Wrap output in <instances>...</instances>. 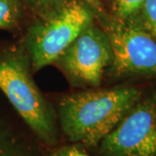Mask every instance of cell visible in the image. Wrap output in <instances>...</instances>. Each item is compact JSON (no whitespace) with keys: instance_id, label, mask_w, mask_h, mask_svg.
Wrapping results in <instances>:
<instances>
[{"instance_id":"obj_13","label":"cell","mask_w":156,"mask_h":156,"mask_svg":"<svg viewBox=\"0 0 156 156\" xmlns=\"http://www.w3.org/2000/svg\"><path fill=\"white\" fill-rule=\"evenodd\" d=\"M36 2H38V3H50V2H53V1H56V0H35Z\"/></svg>"},{"instance_id":"obj_2","label":"cell","mask_w":156,"mask_h":156,"mask_svg":"<svg viewBox=\"0 0 156 156\" xmlns=\"http://www.w3.org/2000/svg\"><path fill=\"white\" fill-rule=\"evenodd\" d=\"M24 47L0 52V89L39 139L49 146L57 141L56 115L30 73Z\"/></svg>"},{"instance_id":"obj_11","label":"cell","mask_w":156,"mask_h":156,"mask_svg":"<svg viewBox=\"0 0 156 156\" xmlns=\"http://www.w3.org/2000/svg\"><path fill=\"white\" fill-rule=\"evenodd\" d=\"M50 156H89L83 151L79 149L75 146L62 147L56 149Z\"/></svg>"},{"instance_id":"obj_10","label":"cell","mask_w":156,"mask_h":156,"mask_svg":"<svg viewBox=\"0 0 156 156\" xmlns=\"http://www.w3.org/2000/svg\"><path fill=\"white\" fill-rule=\"evenodd\" d=\"M20 18V9L17 0H0V29L16 26Z\"/></svg>"},{"instance_id":"obj_7","label":"cell","mask_w":156,"mask_h":156,"mask_svg":"<svg viewBox=\"0 0 156 156\" xmlns=\"http://www.w3.org/2000/svg\"><path fill=\"white\" fill-rule=\"evenodd\" d=\"M0 156H33L18 140L0 125Z\"/></svg>"},{"instance_id":"obj_5","label":"cell","mask_w":156,"mask_h":156,"mask_svg":"<svg viewBox=\"0 0 156 156\" xmlns=\"http://www.w3.org/2000/svg\"><path fill=\"white\" fill-rule=\"evenodd\" d=\"M106 156H156V91L134 105L101 140Z\"/></svg>"},{"instance_id":"obj_4","label":"cell","mask_w":156,"mask_h":156,"mask_svg":"<svg viewBox=\"0 0 156 156\" xmlns=\"http://www.w3.org/2000/svg\"><path fill=\"white\" fill-rule=\"evenodd\" d=\"M101 22L111 47L112 76L156 77V41L150 34L134 23L115 17H103Z\"/></svg>"},{"instance_id":"obj_8","label":"cell","mask_w":156,"mask_h":156,"mask_svg":"<svg viewBox=\"0 0 156 156\" xmlns=\"http://www.w3.org/2000/svg\"><path fill=\"white\" fill-rule=\"evenodd\" d=\"M130 22L144 29L156 41V0H145L138 16Z\"/></svg>"},{"instance_id":"obj_1","label":"cell","mask_w":156,"mask_h":156,"mask_svg":"<svg viewBox=\"0 0 156 156\" xmlns=\"http://www.w3.org/2000/svg\"><path fill=\"white\" fill-rule=\"evenodd\" d=\"M134 87L89 90L64 96L59 103L62 131L72 142L95 147L140 100Z\"/></svg>"},{"instance_id":"obj_9","label":"cell","mask_w":156,"mask_h":156,"mask_svg":"<svg viewBox=\"0 0 156 156\" xmlns=\"http://www.w3.org/2000/svg\"><path fill=\"white\" fill-rule=\"evenodd\" d=\"M145 0H114L113 11L117 19L130 22L138 16Z\"/></svg>"},{"instance_id":"obj_3","label":"cell","mask_w":156,"mask_h":156,"mask_svg":"<svg viewBox=\"0 0 156 156\" xmlns=\"http://www.w3.org/2000/svg\"><path fill=\"white\" fill-rule=\"evenodd\" d=\"M93 20L94 10L86 3L73 0L61 5L29 28L23 47L33 71L56 62Z\"/></svg>"},{"instance_id":"obj_6","label":"cell","mask_w":156,"mask_h":156,"mask_svg":"<svg viewBox=\"0 0 156 156\" xmlns=\"http://www.w3.org/2000/svg\"><path fill=\"white\" fill-rule=\"evenodd\" d=\"M111 61L108 36L103 29L92 23L56 62L73 83L96 88Z\"/></svg>"},{"instance_id":"obj_12","label":"cell","mask_w":156,"mask_h":156,"mask_svg":"<svg viewBox=\"0 0 156 156\" xmlns=\"http://www.w3.org/2000/svg\"><path fill=\"white\" fill-rule=\"evenodd\" d=\"M89 7H91L94 11L101 14L103 12V7L100 0H83Z\"/></svg>"}]
</instances>
